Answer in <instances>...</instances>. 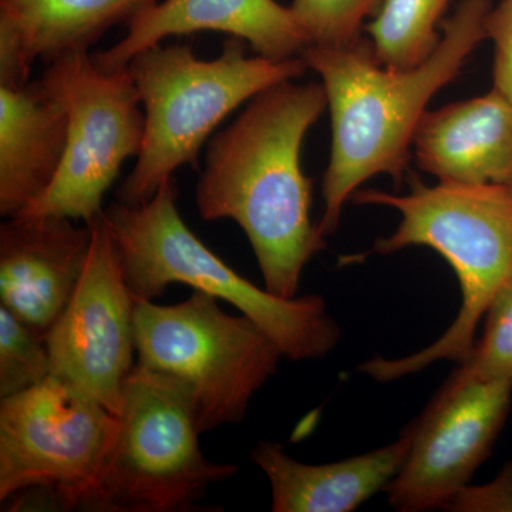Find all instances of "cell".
<instances>
[{"label":"cell","mask_w":512,"mask_h":512,"mask_svg":"<svg viewBox=\"0 0 512 512\" xmlns=\"http://www.w3.org/2000/svg\"><path fill=\"white\" fill-rule=\"evenodd\" d=\"M328 107L322 83L275 84L248 101L210 138L195 191L204 221L237 222L249 239L265 289L295 298L306 264L326 248L312 224V178L303 140Z\"/></svg>","instance_id":"cell-1"},{"label":"cell","mask_w":512,"mask_h":512,"mask_svg":"<svg viewBox=\"0 0 512 512\" xmlns=\"http://www.w3.org/2000/svg\"><path fill=\"white\" fill-rule=\"evenodd\" d=\"M493 0H460L441 23L443 35L429 59L394 70L377 59L370 37L342 46L306 47L309 69L322 79L332 120V153L323 175V238L335 234L343 207L376 175L402 184L413 157L417 127L430 100L453 82L471 53L487 39L484 22Z\"/></svg>","instance_id":"cell-2"},{"label":"cell","mask_w":512,"mask_h":512,"mask_svg":"<svg viewBox=\"0 0 512 512\" xmlns=\"http://www.w3.org/2000/svg\"><path fill=\"white\" fill-rule=\"evenodd\" d=\"M409 185L407 195L379 190H357L352 195L357 205H382L402 215L396 231L377 239L367 254L434 249L457 276L461 308L446 332L427 348L400 359L375 357L359 367V372L382 383L421 372L440 360L464 362L476 345L477 328L488 306L512 282L511 191L441 181L429 187L414 174Z\"/></svg>","instance_id":"cell-3"},{"label":"cell","mask_w":512,"mask_h":512,"mask_svg":"<svg viewBox=\"0 0 512 512\" xmlns=\"http://www.w3.org/2000/svg\"><path fill=\"white\" fill-rule=\"evenodd\" d=\"M175 177L140 205L113 202L103 211L124 276L137 299L154 301L171 284L231 303L275 340L286 359L318 360L340 339L336 320L320 296L281 298L258 288L205 247L178 210Z\"/></svg>","instance_id":"cell-4"},{"label":"cell","mask_w":512,"mask_h":512,"mask_svg":"<svg viewBox=\"0 0 512 512\" xmlns=\"http://www.w3.org/2000/svg\"><path fill=\"white\" fill-rule=\"evenodd\" d=\"M146 109V137L136 167L121 183L116 201L140 205L183 165L198 156L232 111L275 84L308 72L303 57L247 56L245 40L229 36L214 60H201L188 45L158 43L127 64Z\"/></svg>","instance_id":"cell-5"},{"label":"cell","mask_w":512,"mask_h":512,"mask_svg":"<svg viewBox=\"0 0 512 512\" xmlns=\"http://www.w3.org/2000/svg\"><path fill=\"white\" fill-rule=\"evenodd\" d=\"M217 301L195 291L177 305L136 298L134 306L136 365L187 387L201 433L241 423L285 357L254 320L228 315Z\"/></svg>","instance_id":"cell-6"},{"label":"cell","mask_w":512,"mask_h":512,"mask_svg":"<svg viewBox=\"0 0 512 512\" xmlns=\"http://www.w3.org/2000/svg\"><path fill=\"white\" fill-rule=\"evenodd\" d=\"M117 416L116 443L83 510L190 511L210 485L237 474L202 454L194 403L173 377L134 366Z\"/></svg>","instance_id":"cell-7"},{"label":"cell","mask_w":512,"mask_h":512,"mask_svg":"<svg viewBox=\"0 0 512 512\" xmlns=\"http://www.w3.org/2000/svg\"><path fill=\"white\" fill-rule=\"evenodd\" d=\"M119 416L59 376L0 404V503L83 510L106 467Z\"/></svg>","instance_id":"cell-8"},{"label":"cell","mask_w":512,"mask_h":512,"mask_svg":"<svg viewBox=\"0 0 512 512\" xmlns=\"http://www.w3.org/2000/svg\"><path fill=\"white\" fill-rule=\"evenodd\" d=\"M55 62L69 96L66 154L55 183L19 215H59L92 224L104 211V194L124 161L141 153L146 114L127 67L103 72L89 52L70 53Z\"/></svg>","instance_id":"cell-9"},{"label":"cell","mask_w":512,"mask_h":512,"mask_svg":"<svg viewBox=\"0 0 512 512\" xmlns=\"http://www.w3.org/2000/svg\"><path fill=\"white\" fill-rule=\"evenodd\" d=\"M90 225L92 247L82 278L46 342L53 375L119 414L124 383L136 366V296L103 212Z\"/></svg>","instance_id":"cell-10"},{"label":"cell","mask_w":512,"mask_h":512,"mask_svg":"<svg viewBox=\"0 0 512 512\" xmlns=\"http://www.w3.org/2000/svg\"><path fill=\"white\" fill-rule=\"evenodd\" d=\"M511 402L512 380H446L406 427L412 437L406 463L384 490L394 510H444L490 456Z\"/></svg>","instance_id":"cell-11"},{"label":"cell","mask_w":512,"mask_h":512,"mask_svg":"<svg viewBox=\"0 0 512 512\" xmlns=\"http://www.w3.org/2000/svg\"><path fill=\"white\" fill-rule=\"evenodd\" d=\"M92 225L18 215L0 225V305L47 338L69 305L92 247Z\"/></svg>","instance_id":"cell-12"},{"label":"cell","mask_w":512,"mask_h":512,"mask_svg":"<svg viewBox=\"0 0 512 512\" xmlns=\"http://www.w3.org/2000/svg\"><path fill=\"white\" fill-rule=\"evenodd\" d=\"M70 106L60 64L35 82L0 84V214L16 217L39 200L66 154Z\"/></svg>","instance_id":"cell-13"},{"label":"cell","mask_w":512,"mask_h":512,"mask_svg":"<svg viewBox=\"0 0 512 512\" xmlns=\"http://www.w3.org/2000/svg\"><path fill=\"white\" fill-rule=\"evenodd\" d=\"M204 30L245 40L256 55L269 59L301 57L311 46L291 6L276 0H164L134 16L127 23V35L109 50L93 55V63L103 72H116L165 37Z\"/></svg>","instance_id":"cell-14"},{"label":"cell","mask_w":512,"mask_h":512,"mask_svg":"<svg viewBox=\"0 0 512 512\" xmlns=\"http://www.w3.org/2000/svg\"><path fill=\"white\" fill-rule=\"evenodd\" d=\"M413 156L441 183L497 185L512 192V103L495 90L427 110Z\"/></svg>","instance_id":"cell-15"},{"label":"cell","mask_w":512,"mask_h":512,"mask_svg":"<svg viewBox=\"0 0 512 512\" xmlns=\"http://www.w3.org/2000/svg\"><path fill=\"white\" fill-rule=\"evenodd\" d=\"M158 0H0V84L29 82L37 60L49 64L89 52L119 23Z\"/></svg>","instance_id":"cell-16"},{"label":"cell","mask_w":512,"mask_h":512,"mask_svg":"<svg viewBox=\"0 0 512 512\" xmlns=\"http://www.w3.org/2000/svg\"><path fill=\"white\" fill-rule=\"evenodd\" d=\"M409 430L389 446L328 464H305L278 443L264 441L251 460L264 471L275 512H352L386 490L409 454Z\"/></svg>","instance_id":"cell-17"},{"label":"cell","mask_w":512,"mask_h":512,"mask_svg":"<svg viewBox=\"0 0 512 512\" xmlns=\"http://www.w3.org/2000/svg\"><path fill=\"white\" fill-rule=\"evenodd\" d=\"M453 0H384L367 23L377 59L394 70H409L429 59L439 46V26Z\"/></svg>","instance_id":"cell-18"},{"label":"cell","mask_w":512,"mask_h":512,"mask_svg":"<svg viewBox=\"0 0 512 512\" xmlns=\"http://www.w3.org/2000/svg\"><path fill=\"white\" fill-rule=\"evenodd\" d=\"M52 375L46 339L0 305V397L25 392Z\"/></svg>","instance_id":"cell-19"},{"label":"cell","mask_w":512,"mask_h":512,"mask_svg":"<svg viewBox=\"0 0 512 512\" xmlns=\"http://www.w3.org/2000/svg\"><path fill=\"white\" fill-rule=\"evenodd\" d=\"M484 318L483 338L447 382L512 380V282L497 293Z\"/></svg>","instance_id":"cell-20"},{"label":"cell","mask_w":512,"mask_h":512,"mask_svg":"<svg viewBox=\"0 0 512 512\" xmlns=\"http://www.w3.org/2000/svg\"><path fill=\"white\" fill-rule=\"evenodd\" d=\"M384 0H293L292 12L311 45L342 46L362 36L366 19L375 18Z\"/></svg>","instance_id":"cell-21"},{"label":"cell","mask_w":512,"mask_h":512,"mask_svg":"<svg viewBox=\"0 0 512 512\" xmlns=\"http://www.w3.org/2000/svg\"><path fill=\"white\" fill-rule=\"evenodd\" d=\"M484 28L494 45L493 87L512 103V0L493 5Z\"/></svg>","instance_id":"cell-22"},{"label":"cell","mask_w":512,"mask_h":512,"mask_svg":"<svg viewBox=\"0 0 512 512\" xmlns=\"http://www.w3.org/2000/svg\"><path fill=\"white\" fill-rule=\"evenodd\" d=\"M444 510L458 512H512V461L483 485L468 484Z\"/></svg>","instance_id":"cell-23"}]
</instances>
